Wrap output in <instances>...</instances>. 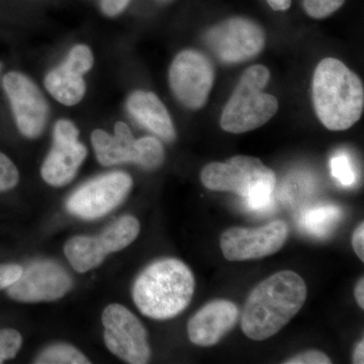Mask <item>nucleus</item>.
<instances>
[{
    "label": "nucleus",
    "instance_id": "f257e3e1",
    "mask_svg": "<svg viewBox=\"0 0 364 364\" xmlns=\"http://www.w3.org/2000/svg\"><path fill=\"white\" fill-rule=\"evenodd\" d=\"M305 280L291 270H282L254 287L241 318L244 334L254 341L274 336L303 308Z\"/></svg>",
    "mask_w": 364,
    "mask_h": 364
},
{
    "label": "nucleus",
    "instance_id": "f03ea898",
    "mask_svg": "<svg viewBox=\"0 0 364 364\" xmlns=\"http://www.w3.org/2000/svg\"><path fill=\"white\" fill-rule=\"evenodd\" d=\"M191 268L176 258L155 261L134 282L133 299L146 317L169 320L183 312L195 293Z\"/></svg>",
    "mask_w": 364,
    "mask_h": 364
},
{
    "label": "nucleus",
    "instance_id": "7ed1b4c3",
    "mask_svg": "<svg viewBox=\"0 0 364 364\" xmlns=\"http://www.w3.org/2000/svg\"><path fill=\"white\" fill-rule=\"evenodd\" d=\"M313 104L321 123L331 131H345L358 123L363 112L360 78L343 62L325 58L313 78Z\"/></svg>",
    "mask_w": 364,
    "mask_h": 364
},
{
    "label": "nucleus",
    "instance_id": "20e7f679",
    "mask_svg": "<svg viewBox=\"0 0 364 364\" xmlns=\"http://www.w3.org/2000/svg\"><path fill=\"white\" fill-rule=\"evenodd\" d=\"M205 188L214 191H228L242 196L249 208L263 210L272 203L277 183L273 170L260 159L238 155L226 162L205 165L200 173Z\"/></svg>",
    "mask_w": 364,
    "mask_h": 364
},
{
    "label": "nucleus",
    "instance_id": "39448f33",
    "mask_svg": "<svg viewBox=\"0 0 364 364\" xmlns=\"http://www.w3.org/2000/svg\"><path fill=\"white\" fill-rule=\"evenodd\" d=\"M269 78L270 72L263 65L251 66L244 72L223 111V130L246 133L267 124L277 114V97L263 92Z\"/></svg>",
    "mask_w": 364,
    "mask_h": 364
},
{
    "label": "nucleus",
    "instance_id": "423d86ee",
    "mask_svg": "<svg viewBox=\"0 0 364 364\" xmlns=\"http://www.w3.org/2000/svg\"><path fill=\"white\" fill-rule=\"evenodd\" d=\"M105 345L124 363H149L151 349L148 333L141 321L126 306L112 304L102 316Z\"/></svg>",
    "mask_w": 364,
    "mask_h": 364
},
{
    "label": "nucleus",
    "instance_id": "0eeeda50",
    "mask_svg": "<svg viewBox=\"0 0 364 364\" xmlns=\"http://www.w3.org/2000/svg\"><path fill=\"white\" fill-rule=\"evenodd\" d=\"M132 186L133 179L124 172H112L95 177L69 196L67 210L81 219H98L119 207L130 193Z\"/></svg>",
    "mask_w": 364,
    "mask_h": 364
},
{
    "label": "nucleus",
    "instance_id": "6e6552de",
    "mask_svg": "<svg viewBox=\"0 0 364 364\" xmlns=\"http://www.w3.org/2000/svg\"><path fill=\"white\" fill-rule=\"evenodd\" d=\"M2 86L21 135L38 138L45 130L49 117V105L40 88L28 75L18 71L6 73Z\"/></svg>",
    "mask_w": 364,
    "mask_h": 364
},
{
    "label": "nucleus",
    "instance_id": "1a4fd4ad",
    "mask_svg": "<svg viewBox=\"0 0 364 364\" xmlns=\"http://www.w3.org/2000/svg\"><path fill=\"white\" fill-rule=\"evenodd\" d=\"M212 63L202 53H179L169 70V82L177 100L191 109H202L214 85Z\"/></svg>",
    "mask_w": 364,
    "mask_h": 364
},
{
    "label": "nucleus",
    "instance_id": "9d476101",
    "mask_svg": "<svg viewBox=\"0 0 364 364\" xmlns=\"http://www.w3.org/2000/svg\"><path fill=\"white\" fill-rule=\"evenodd\" d=\"M205 42L223 62L240 63L262 51L265 35L255 21L233 18L208 30Z\"/></svg>",
    "mask_w": 364,
    "mask_h": 364
},
{
    "label": "nucleus",
    "instance_id": "9b49d317",
    "mask_svg": "<svg viewBox=\"0 0 364 364\" xmlns=\"http://www.w3.org/2000/svg\"><path fill=\"white\" fill-rule=\"evenodd\" d=\"M73 282L65 268L53 260H39L23 268L20 279L7 287L6 294L18 303H41L63 298Z\"/></svg>",
    "mask_w": 364,
    "mask_h": 364
},
{
    "label": "nucleus",
    "instance_id": "f8f14e48",
    "mask_svg": "<svg viewBox=\"0 0 364 364\" xmlns=\"http://www.w3.org/2000/svg\"><path fill=\"white\" fill-rule=\"evenodd\" d=\"M79 130L71 121L60 119L55 124L53 146L41 168L45 182L54 188L70 183L87 156V149L79 142Z\"/></svg>",
    "mask_w": 364,
    "mask_h": 364
},
{
    "label": "nucleus",
    "instance_id": "ddd939ff",
    "mask_svg": "<svg viewBox=\"0 0 364 364\" xmlns=\"http://www.w3.org/2000/svg\"><path fill=\"white\" fill-rule=\"evenodd\" d=\"M289 236V227L273 221L259 228L234 227L221 237L223 255L229 261L259 259L279 252Z\"/></svg>",
    "mask_w": 364,
    "mask_h": 364
},
{
    "label": "nucleus",
    "instance_id": "4468645a",
    "mask_svg": "<svg viewBox=\"0 0 364 364\" xmlns=\"http://www.w3.org/2000/svg\"><path fill=\"white\" fill-rule=\"evenodd\" d=\"M238 320L239 309L233 301L215 299L203 306L188 321V338L198 346H214L234 329Z\"/></svg>",
    "mask_w": 364,
    "mask_h": 364
},
{
    "label": "nucleus",
    "instance_id": "2eb2a0df",
    "mask_svg": "<svg viewBox=\"0 0 364 364\" xmlns=\"http://www.w3.org/2000/svg\"><path fill=\"white\" fill-rule=\"evenodd\" d=\"M90 68L80 60L67 55L65 60L52 69L45 77V86L60 104L72 107L85 97L86 86L83 76Z\"/></svg>",
    "mask_w": 364,
    "mask_h": 364
},
{
    "label": "nucleus",
    "instance_id": "dca6fc26",
    "mask_svg": "<svg viewBox=\"0 0 364 364\" xmlns=\"http://www.w3.org/2000/svg\"><path fill=\"white\" fill-rule=\"evenodd\" d=\"M129 114L146 129L166 142L176 140V132L165 105L155 93L138 90L127 100Z\"/></svg>",
    "mask_w": 364,
    "mask_h": 364
},
{
    "label": "nucleus",
    "instance_id": "f3484780",
    "mask_svg": "<svg viewBox=\"0 0 364 364\" xmlns=\"http://www.w3.org/2000/svg\"><path fill=\"white\" fill-rule=\"evenodd\" d=\"M135 142L130 128L124 122L114 124V135L104 130H95L91 134V143L97 161L104 166L133 162Z\"/></svg>",
    "mask_w": 364,
    "mask_h": 364
},
{
    "label": "nucleus",
    "instance_id": "a211bd4d",
    "mask_svg": "<svg viewBox=\"0 0 364 364\" xmlns=\"http://www.w3.org/2000/svg\"><path fill=\"white\" fill-rule=\"evenodd\" d=\"M64 253L71 267L85 273L100 267L107 254L97 236H75L67 241Z\"/></svg>",
    "mask_w": 364,
    "mask_h": 364
},
{
    "label": "nucleus",
    "instance_id": "6ab92c4d",
    "mask_svg": "<svg viewBox=\"0 0 364 364\" xmlns=\"http://www.w3.org/2000/svg\"><path fill=\"white\" fill-rule=\"evenodd\" d=\"M140 223L135 217L124 215L112 223L97 237L105 253L109 255L131 245L140 234Z\"/></svg>",
    "mask_w": 364,
    "mask_h": 364
},
{
    "label": "nucleus",
    "instance_id": "aec40b11",
    "mask_svg": "<svg viewBox=\"0 0 364 364\" xmlns=\"http://www.w3.org/2000/svg\"><path fill=\"white\" fill-rule=\"evenodd\" d=\"M165 152L161 142L154 136H143L135 142L133 163L146 170L156 169L164 161Z\"/></svg>",
    "mask_w": 364,
    "mask_h": 364
},
{
    "label": "nucleus",
    "instance_id": "412c9836",
    "mask_svg": "<svg viewBox=\"0 0 364 364\" xmlns=\"http://www.w3.org/2000/svg\"><path fill=\"white\" fill-rule=\"evenodd\" d=\"M340 210L335 207H318L308 210L301 218V224L311 233L325 236L338 221Z\"/></svg>",
    "mask_w": 364,
    "mask_h": 364
},
{
    "label": "nucleus",
    "instance_id": "4be33fe9",
    "mask_svg": "<svg viewBox=\"0 0 364 364\" xmlns=\"http://www.w3.org/2000/svg\"><path fill=\"white\" fill-rule=\"evenodd\" d=\"M37 364H90L85 354L69 344H54L48 346L36 358Z\"/></svg>",
    "mask_w": 364,
    "mask_h": 364
},
{
    "label": "nucleus",
    "instance_id": "5701e85b",
    "mask_svg": "<svg viewBox=\"0 0 364 364\" xmlns=\"http://www.w3.org/2000/svg\"><path fill=\"white\" fill-rule=\"evenodd\" d=\"M23 345L21 333L14 329H0V363L18 355Z\"/></svg>",
    "mask_w": 364,
    "mask_h": 364
},
{
    "label": "nucleus",
    "instance_id": "b1692460",
    "mask_svg": "<svg viewBox=\"0 0 364 364\" xmlns=\"http://www.w3.org/2000/svg\"><path fill=\"white\" fill-rule=\"evenodd\" d=\"M332 176L335 177L345 186H350L355 181V172H354L353 166L350 158L347 156L345 153H339L332 158L331 162Z\"/></svg>",
    "mask_w": 364,
    "mask_h": 364
},
{
    "label": "nucleus",
    "instance_id": "393cba45",
    "mask_svg": "<svg viewBox=\"0 0 364 364\" xmlns=\"http://www.w3.org/2000/svg\"><path fill=\"white\" fill-rule=\"evenodd\" d=\"M20 172L11 158L0 152V193H6L18 186Z\"/></svg>",
    "mask_w": 364,
    "mask_h": 364
},
{
    "label": "nucleus",
    "instance_id": "a878e982",
    "mask_svg": "<svg viewBox=\"0 0 364 364\" xmlns=\"http://www.w3.org/2000/svg\"><path fill=\"white\" fill-rule=\"evenodd\" d=\"M345 0H304L306 13L313 18H325L343 6Z\"/></svg>",
    "mask_w": 364,
    "mask_h": 364
},
{
    "label": "nucleus",
    "instance_id": "bb28decb",
    "mask_svg": "<svg viewBox=\"0 0 364 364\" xmlns=\"http://www.w3.org/2000/svg\"><path fill=\"white\" fill-rule=\"evenodd\" d=\"M286 364H330L331 359L328 358L323 352L310 350L299 353L294 358L284 361Z\"/></svg>",
    "mask_w": 364,
    "mask_h": 364
},
{
    "label": "nucleus",
    "instance_id": "cd10ccee",
    "mask_svg": "<svg viewBox=\"0 0 364 364\" xmlns=\"http://www.w3.org/2000/svg\"><path fill=\"white\" fill-rule=\"evenodd\" d=\"M23 269L18 264H0V291L6 289L20 279Z\"/></svg>",
    "mask_w": 364,
    "mask_h": 364
},
{
    "label": "nucleus",
    "instance_id": "c85d7f7f",
    "mask_svg": "<svg viewBox=\"0 0 364 364\" xmlns=\"http://www.w3.org/2000/svg\"><path fill=\"white\" fill-rule=\"evenodd\" d=\"M130 2L131 0H102L100 7L105 16L114 18L123 13Z\"/></svg>",
    "mask_w": 364,
    "mask_h": 364
},
{
    "label": "nucleus",
    "instance_id": "c756f323",
    "mask_svg": "<svg viewBox=\"0 0 364 364\" xmlns=\"http://www.w3.org/2000/svg\"><path fill=\"white\" fill-rule=\"evenodd\" d=\"M352 246L359 259L364 261V224L361 223L352 236Z\"/></svg>",
    "mask_w": 364,
    "mask_h": 364
},
{
    "label": "nucleus",
    "instance_id": "7c9ffc66",
    "mask_svg": "<svg viewBox=\"0 0 364 364\" xmlns=\"http://www.w3.org/2000/svg\"><path fill=\"white\" fill-rule=\"evenodd\" d=\"M267 4L273 11H287L291 6V0H267Z\"/></svg>",
    "mask_w": 364,
    "mask_h": 364
},
{
    "label": "nucleus",
    "instance_id": "2f4dec72",
    "mask_svg": "<svg viewBox=\"0 0 364 364\" xmlns=\"http://www.w3.org/2000/svg\"><path fill=\"white\" fill-rule=\"evenodd\" d=\"M354 294H355L356 301H358V306L361 309H364V279L361 277L358 280V284H356L355 289H354Z\"/></svg>",
    "mask_w": 364,
    "mask_h": 364
},
{
    "label": "nucleus",
    "instance_id": "473e14b6",
    "mask_svg": "<svg viewBox=\"0 0 364 364\" xmlns=\"http://www.w3.org/2000/svg\"><path fill=\"white\" fill-rule=\"evenodd\" d=\"M353 363L356 364L364 363V342L361 340L355 347V350L353 353Z\"/></svg>",
    "mask_w": 364,
    "mask_h": 364
},
{
    "label": "nucleus",
    "instance_id": "72a5a7b5",
    "mask_svg": "<svg viewBox=\"0 0 364 364\" xmlns=\"http://www.w3.org/2000/svg\"><path fill=\"white\" fill-rule=\"evenodd\" d=\"M0 71H1V62H0Z\"/></svg>",
    "mask_w": 364,
    "mask_h": 364
}]
</instances>
